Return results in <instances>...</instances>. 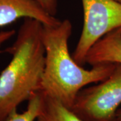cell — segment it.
Returning a JSON list of instances; mask_svg holds the SVG:
<instances>
[{"label":"cell","instance_id":"obj_6","mask_svg":"<svg viewBox=\"0 0 121 121\" xmlns=\"http://www.w3.org/2000/svg\"><path fill=\"white\" fill-rule=\"evenodd\" d=\"M86 63L91 66L102 63L121 65V28L108 33L91 47Z\"/></svg>","mask_w":121,"mask_h":121},{"label":"cell","instance_id":"obj_3","mask_svg":"<svg viewBox=\"0 0 121 121\" xmlns=\"http://www.w3.org/2000/svg\"><path fill=\"white\" fill-rule=\"evenodd\" d=\"M121 105V65L104 81L78 93L71 110L83 121H115Z\"/></svg>","mask_w":121,"mask_h":121},{"label":"cell","instance_id":"obj_5","mask_svg":"<svg viewBox=\"0 0 121 121\" xmlns=\"http://www.w3.org/2000/svg\"><path fill=\"white\" fill-rule=\"evenodd\" d=\"M22 17L33 18L44 25H55L60 21L48 13L35 0H0V26Z\"/></svg>","mask_w":121,"mask_h":121},{"label":"cell","instance_id":"obj_11","mask_svg":"<svg viewBox=\"0 0 121 121\" xmlns=\"http://www.w3.org/2000/svg\"><path fill=\"white\" fill-rule=\"evenodd\" d=\"M115 121H121V108H119L117 111Z\"/></svg>","mask_w":121,"mask_h":121},{"label":"cell","instance_id":"obj_2","mask_svg":"<svg viewBox=\"0 0 121 121\" xmlns=\"http://www.w3.org/2000/svg\"><path fill=\"white\" fill-rule=\"evenodd\" d=\"M43 26L35 19L24 18L15 42L5 50L12 58L0 74V121L41 88L45 65Z\"/></svg>","mask_w":121,"mask_h":121},{"label":"cell","instance_id":"obj_9","mask_svg":"<svg viewBox=\"0 0 121 121\" xmlns=\"http://www.w3.org/2000/svg\"><path fill=\"white\" fill-rule=\"evenodd\" d=\"M50 15L55 16L57 12V0H35Z\"/></svg>","mask_w":121,"mask_h":121},{"label":"cell","instance_id":"obj_4","mask_svg":"<svg viewBox=\"0 0 121 121\" xmlns=\"http://www.w3.org/2000/svg\"><path fill=\"white\" fill-rule=\"evenodd\" d=\"M82 2L83 26L72 56L83 66L91 47L108 33L121 28V4L114 0H82Z\"/></svg>","mask_w":121,"mask_h":121},{"label":"cell","instance_id":"obj_12","mask_svg":"<svg viewBox=\"0 0 121 121\" xmlns=\"http://www.w3.org/2000/svg\"><path fill=\"white\" fill-rule=\"evenodd\" d=\"M114 1H117V2H118V3L121 4V0H114Z\"/></svg>","mask_w":121,"mask_h":121},{"label":"cell","instance_id":"obj_8","mask_svg":"<svg viewBox=\"0 0 121 121\" xmlns=\"http://www.w3.org/2000/svg\"><path fill=\"white\" fill-rule=\"evenodd\" d=\"M28 106L22 113L17 110L11 113L5 121H35L39 117L43 104V91L39 90L33 93L28 100Z\"/></svg>","mask_w":121,"mask_h":121},{"label":"cell","instance_id":"obj_10","mask_svg":"<svg viewBox=\"0 0 121 121\" xmlns=\"http://www.w3.org/2000/svg\"><path fill=\"white\" fill-rule=\"evenodd\" d=\"M16 31L14 30H6V31H1L0 32V46L6 42L8 40L12 37L15 35Z\"/></svg>","mask_w":121,"mask_h":121},{"label":"cell","instance_id":"obj_1","mask_svg":"<svg viewBox=\"0 0 121 121\" xmlns=\"http://www.w3.org/2000/svg\"><path fill=\"white\" fill-rule=\"evenodd\" d=\"M72 30L68 19L55 25L43 26L45 65L40 90L69 109L83 87L104 81L117 67L114 63H102L86 69L78 64L68 48Z\"/></svg>","mask_w":121,"mask_h":121},{"label":"cell","instance_id":"obj_7","mask_svg":"<svg viewBox=\"0 0 121 121\" xmlns=\"http://www.w3.org/2000/svg\"><path fill=\"white\" fill-rule=\"evenodd\" d=\"M36 121H83L59 100L43 91V104Z\"/></svg>","mask_w":121,"mask_h":121}]
</instances>
